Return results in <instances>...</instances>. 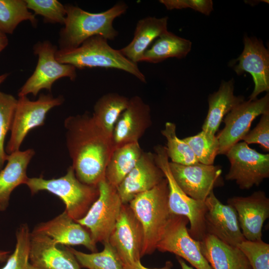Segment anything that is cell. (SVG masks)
Returning a JSON list of instances; mask_svg holds the SVG:
<instances>
[{
	"instance_id": "obj_8",
	"label": "cell",
	"mask_w": 269,
	"mask_h": 269,
	"mask_svg": "<svg viewBox=\"0 0 269 269\" xmlns=\"http://www.w3.org/2000/svg\"><path fill=\"white\" fill-rule=\"evenodd\" d=\"M10 129L11 135L5 150L8 154L19 150L28 133L44 124L48 112L61 105L64 101L62 96L54 97L51 94H41L35 101L27 96L18 97Z\"/></svg>"
},
{
	"instance_id": "obj_26",
	"label": "cell",
	"mask_w": 269,
	"mask_h": 269,
	"mask_svg": "<svg viewBox=\"0 0 269 269\" xmlns=\"http://www.w3.org/2000/svg\"><path fill=\"white\" fill-rule=\"evenodd\" d=\"M143 151L139 142L115 148L106 168V180L117 188L135 166Z\"/></svg>"
},
{
	"instance_id": "obj_23",
	"label": "cell",
	"mask_w": 269,
	"mask_h": 269,
	"mask_svg": "<svg viewBox=\"0 0 269 269\" xmlns=\"http://www.w3.org/2000/svg\"><path fill=\"white\" fill-rule=\"evenodd\" d=\"M34 154L32 149L19 150L7 154V164L0 170V211L7 208L12 191L19 185L25 184L28 178L27 168Z\"/></svg>"
},
{
	"instance_id": "obj_43",
	"label": "cell",
	"mask_w": 269,
	"mask_h": 269,
	"mask_svg": "<svg viewBox=\"0 0 269 269\" xmlns=\"http://www.w3.org/2000/svg\"><path fill=\"white\" fill-rule=\"evenodd\" d=\"M9 251L0 250V262H3L6 261L9 256Z\"/></svg>"
},
{
	"instance_id": "obj_44",
	"label": "cell",
	"mask_w": 269,
	"mask_h": 269,
	"mask_svg": "<svg viewBox=\"0 0 269 269\" xmlns=\"http://www.w3.org/2000/svg\"><path fill=\"white\" fill-rule=\"evenodd\" d=\"M8 75V73H4L0 75V85L5 81Z\"/></svg>"
},
{
	"instance_id": "obj_28",
	"label": "cell",
	"mask_w": 269,
	"mask_h": 269,
	"mask_svg": "<svg viewBox=\"0 0 269 269\" xmlns=\"http://www.w3.org/2000/svg\"><path fill=\"white\" fill-rule=\"evenodd\" d=\"M130 98L117 93H106L94 106L92 115L97 124L109 135L113 137L115 125L127 108Z\"/></svg>"
},
{
	"instance_id": "obj_15",
	"label": "cell",
	"mask_w": 269,
	"mask_h": 269,
	"mask_svg": "<svg viewBox=\"0 0 269 269\" xmlns=\"http://www.w3.org/2000/svg\"><path fill=\"white\" fill-rule=\"evenodd\" d=\"M244 49L235 60L234 71L238 75L249 73L253 77L254 89L250 100L257 99L261 93L269 91V52L260 39L245 35Z\"/></svg>"
},
{
	"instance_id": "obj_33",
	"label": "cell",
	"mask_w": 269,
	"mask_h": 269,
	"mask_svg": "<svg viewBox=\"0 0 269 269\" xmlns=\"http://www.w3.org/2000/svg\"><path fill=\"white\" fill-rule=\"evenodd\" d=\"M30 233L27 224L19 226L16 232L14 251L9 256L5 265L0 269H26L29 263Z\"/></svg>"
},
{
	"instance_id": "obj_3",
	"label": "cell",
	"mask_w": 269,
	"mask_h": 269,
	"mask_svg": "<svg viewBox=\"0 0 269 269\" xmlns=\"http://www.w3.org/2000/svg\"><path fill=\"white\" fill-rule=\"evenodd\" d=\"M168 196V183L165 177L158 184L137 195L129 203L143 230L141 257L150 255L156 250L164 232L171 214Z\"/></svg>"
},
{
	"instance_id": "obj_39",
	"label": "cell",
	"mask_w": 269,
	"mask_h": 269,
	"mask_svg": "<svg viewBox=\"0 0 269 269\" xmlns=\"http://www.w3.org/2000/svg\"><path fill=\"white\" fill-rule=\"evenodd\" d=\"M123 267L124 269H172V264L170 261H167L162 268L149 269L143 266L140 261H138L131 265H123Z\"/></svg>"
},
{
	"instance_id": "obj_11",
	"label": "cell",
	"mask_w": 269,
	"mask_h": 269,
	"mask_svg": "<svg viewBox=\"0 0 269 269\" xmlns=\"http://www.w3.org/2000/svg\"><path fill=\"white\" fill-rule=\"evenodd\" d=\"M188 222L185 216L171 214L156 249L173 253L196 269H213L202 254L199 241L189 234Z\"/></svg>"
},
{
	"instance_id": "obj_20",
	"label": "cell",
	"mask_w": 269,
	"mask_h": 269,
	"mask_svg": "<svg viewBox=\"0 0 269 269\" xmlns=\"http://www.w3.org/2000/svg\"><path fill=\"white\" fill-rule=\"evenodd\" d=\"M46 235L31 232L29 260L39 269H81L68 247L59 249Z\"/></svg>"
},
{
	"instance_id": "obj_24",
	"label": "cell",
	"mask_w": 269,
	"mask_h": 269,
	"mask_svg": "<svg viewBox=\"0 0 269 269\" xmlns=\"http://www.w3.org/2000/svg\"><path fill=\"white\" fill-rule=\"evenodd\" d=\"M234 81H223L218 90L210 94L209 109L202 131L211 136L216 135L225 116L238 104L245 101L243 96L234 95Z\"/></svg>"
},
{
	"instance_id": "obj_32",
	"label": "cell",
	"mask_w": 269,
	"mask_h": 269,
	"mask_svg": "<svg viewBox=\"0 0 269 269\" xmlns=\"http://www.w3.org/2000/svg\"><path fill=\"white\" fill-rule=\"evenodd\" d=\"M182 139L190 146L198 162L206 165L214 164L219 146L216 135H210L202 131L196 135Z\"/></svg>"
},
{
	"instance_id": "obj_37",
	"label": "cell",
	"mask_w": 269,
	"mask_h": 269,
	"mask_svg": "<svg viewBox=\"0 0 269 269\" xmlns=\"http://www.w3.org/2000/svg\"><path fill=\"white\" fill-rule=\"evenodd\" d=\"M242 140L247 144H259L266 151H269V112L262 115L256 126L249 131Z\"/></svg>"
},
{
	"instance_id": "obj_29",
	"label": "cell",
	"mask_w": 269,
	"mask_h": 269,
	"mask_svg": "<svg viewBox=\"0 0 269 269\" xmlns=\"http://www.w3.org/2000/svg\"><path fill=\"white\" fill-rule=\"evenodd\" d=\"M27 20L37 25L35 15L29 10L25 0H0V33L12 34L20 23Z\"/></svg>"
},
{
	"instance_id": "obj_6",
	"label": "cell",
	"mask_w": 269,
	"mask_h": 269,
	"mask_svg": "<svg viewBox=\"0 0 269 269\" xmlns=\"http://www.w3.org/2000/svg\"><path fill=\"white\" fill-rule=\"evenodd\" d=\"M154 150L155 162L167 181L170 213L186 217L190 223L189 234L194 239L200 241L206 234L205 216L207 207L205 202L188 196L177 184L169 167L165 146L157 145L154 147Z\"/></svg>"
},
{
	"instance_id": "obj_7",
	"label": "cell",
	"mask_w": 269,
	"mask_h": 269,
	"mask_svg": "<svg viewBox=\"0 0 269 269\" xmlns=\"http://www.w3.org/2000/svg\"><path fill=\"white\" fill-rule=\"evenodd\" d=\"M99 196L86 214L75 221L87 228L94 243L108 242L122 203L117 188L105 179L98 184Z\"/></svg>"
},
{
	"instance_id": "obj_40",
	"label": "cell",
	"mask_w": 269,
	"mask_h": 269,
	"mask_svg": "<svg viewBox=\"0 0 269 269\" xmlns=\"http://www.w3.org/2000/svg\"><path fill=\"white\" fill-rule=\"evenodd\" d=\"M8 40L6 35L0 33V53L7 46Z\"/></svg>"
},
{
	"instance_id": "obj_25",
	"label": "cell",
	"mask_w": 269,
	"mask_h": 269,
	"mask_svg": "<svg viewBox=\"0 0 269 269\" xmlns=\"http://www.w3.org/2000/svg\"><path fill=\"white\" fill-rule=\"evenodd\" d=\"M202 255L213 269H239L244 255L237 247L206 234L199 241Z\"/></svg>"
},
{
	"instance_id": "obj_17",
	"label": "cell",
	"mask_w": 269,
	"mask_h": 269,
	"mask_svg": "<svg viewBox=\"0 0 269 269\" xmlns=\"http://www.w3.org/2000/svg\"><path fill=\"white\" fill-rule=\"evenodd\" d=\"M206 234L212 235L234 247L245 241L240 227L237 213L230 204H223L212 191L205 201Z\"/></svg>"
},
{
	"instance_id": "obj_41",
	"label": "cell",
	"mask_w": 269,
	"mask_h": 269,
	"mask_svg": "<svg viewBox=\"0 0 269 269\" xmlns=\"http://www.w3.org/2000/svg\"><path fill=\"white\" fill-rule=\"evenodd\" d=\"M239 269H251L249 263L244 255L242 258Z\"/></svg>"
},
{
	"instance_id": "obj_45",
	"label": "cell",
	"mask_w": 269,
	"mask_h": 269,
	"mask_svg": "<svg viewBox=\"0 0 269 269\" xmlns=\"http://www.w3.org/2000/svg\"><path fill=\"white\" fill-rule=\"evenodd\" d=\"M26 269H39L34 267L29 263L27 266Z\"/></svg>"
},
{
	"instance_id": "obj_12",
	"label": "cell",
	"mask_w": 269,
	"mask_h": 269,
	"mask_svg": "<svg viewBox=\"0 0 269 269\" xmlns=\"http://www.w3.org/2000/svg\"><path fill=\"white\" fill-rule=\"evenodd\" d=\"M269 112V94L263 97L240 103L223 119L224 128L216 135L219 144L218 154H225L249 132L253 121Z\"/></svg>"
},
{
	"instance_id": "obj_42",
	"label": "cell",
	"mask_w": 269,
	"mask_h": 269,
	"mask_svg": "<svg viewBox=\"0 0 269 269\" xmlns=\"http://www.w3.org/2000/svg\"><path fill=\"white\" fill-rule=\"evenodd\" d=\"M176 258L181 269H194L193 267L188 266L183 259L177 256Z\"/></svg>"
},
{
	"instance_id": "obj_30",
	"label": "cell",
	"mask_w": 269,
	"mask_h": 269,
	"mask_svg": "<svg viewBox=\"0 0 269 269\" xmlns=\"http://www.w3.org/2000/svg\"><path fill=\"white\" fill-rule=\"evenodd\" d=\"M100 252L85 253L68 247L80 266L88 269H124L123 263L116 251L108 242L103 244Z\"/></svg>"
},
{
	"instance_id": "obj_10",
	"label": "cell",
	"mask_w": 269,
	"mask_h": 269,
	"mask_svg": "<svg viewBox=\"0 0 269 269\" xmlns=\"http://www.w3.org/2000/svg\"><path fill=\"white\" fill-rule=\"evenodd\" d=\"M225 155L230 163L225 179L235 181L240 189L258 186L269 177V153H260L242 141L232 146Z\"/></svg>"
},
{
	"instance_id": "obj_14",
	"label": "cell",
	"mask_w": 269,
	"mask_h": 269,
	"mask_svg": "<svg viewBox=\"0 0 269 269\" xmlns=\"http://www.w3.org/2000/svg\"><path fill=\"white\" fill-rule=\"evenodd\" d=\"M169 167L177 184L191 198L205 202L220 183V165L197 163L184 165L169 161Z\"/></svg>"
},
{
	"instance_id": "obj_5",
	"label": "cell",
	"mask_w": 269,
	"mask_h": 269,
	"mask_svg": "<svg viewBox=\"0 0 269 269\" xmlns=\"http://www.w3.org/2000/svg\"><path fill=\"white\" fill-rule=\"evenodd\" d=\"M25 184L32 195L46 191L58 196L65 205V211L75 221L86 214L99 194L98 186L85 184L77 178L72 165L62 177L50 179L42 176L28 177Z\"/></svg>"
},
{
	"instance_id": "obj_22",
	"label": "cell",
	"mask_w": 269,
	"mask_h": 269,
	"mask_svg": "<svg viewBox=\"0 0 269 269\" xmlns=\"http://www.w3.org/2000/svg\"><path fill=\"white\" fill-rule=\"evenodd\" d=\"M168 17L147 16L137 22L132 40L120 49L132 62H141L143 54L152 41L167 31Z\"/></svg>"
},
{
	"instance_id": "obj_9",
	"label": "cell",
	"mask_w": 269,
	"mask_h": 269,
	"mask_svg": "<svg viewBox=\"0 0 269 269\" xmlns=\"http://www.w3.org/2000/svg\"><path fill=\"white\" fill-rule=\"evenodd\" d=\"M57 50L55 45L47 40L39 41L34 45L33 53L38 56L36 67L19 89L18 97L26 96L29 94L36 96L42 89L50 92L53 84L62 78L75 80L76 68L70 64L58 61L55 57Z\"/></svg>"
},
{
	"instance_id": "obj_34",
	"label": "cell",
	"mask_w": 269,
	"mask_h": 269,
	"mask_svg": "<svg viewBox=\"0 0 269 269\" xmlns=\"http://www.w3.org/2000/svg\"><path fill=\"white\" fill-rule=\"evenodd\" d=\"M17 100L12 95L0 91V170L6 161L4 139L11 128Z\"/></svg>"
},
{
	"instance_id": "obj_38",
	"label": "cell",
	"mask_w": 269,
	"mask_h": 269,
	"mask_svg": "<svg viewBox=\"0 0 269 269\" xmlns=\"http://www.w3.org/2000/svg\"><path fill=\"white\" fill-rule=\"evenodd\" d=\"M159 2L167 10L190 8L206 15H209L213 10L211 0H160Z\"/></svg>"
},
{
	"instance_id": "obj_27",
	"label": "cell",
	"mask_w": 269,
	"mask_h": 269,
	"mask_svg": "<svg viewBox=\"0 0 269 269\" xmlns=\"http://www.w3.org/2000/svg\"><path fill=\"white\" fill-rule=\"evenodd\" d=\"M191 48V41L167 31L146 50L141 62L157 63L169 58H184Z\"/></svg>"
},
{
	"instance_id": "obj_19",
	"label": "cell",
	"mask_w": 269,
	"mask_h": 269,
	"mask_svg": "<svg viewBox=\"0 0 269 269\" xmlns=\"http://www.w3.org/2000/svg\"><path fill=\"white\" fill-rule=\"evenodd\" d=\"M164 178L155 162L154 153L143 151L135 166L117 187L122 204H129L136 196L152 189Z\"/></svg>"
},
{
	"instance_id": "obj_31",
	"label": "cell",
	"mask_w": 269,
	"mask_h": 269,
	"mask_svg": "<svg viewBox=\"0 0 269 269\" xmlns=\"http://www.w3.org/2000/svg\"><path fill=\"white\" fill-rule=\"evenodd\" d=\"M176 125L167 122L161 134L166 140V148L167 156L173 163L184 165H192L198 162L192 149L182 139L176 135Z\"/></svg>"
},
{
	"instance_id": "obj_35",
	"label": "cell",
	"mask_w": 269,
	"mask_h": 269,
	"mask_svg": "<svg viewBox=\"0 0 269 269\" xmlns=\"http://www.w3.org/2000/svg\"><path fill=\"white\" fill-rule=\"evenodd\" d=\"M28 9L42 16L46 23L64 24L66 15L65 6L57 0H25Z\"/></svg>"
},
{
	"instance_id": "obj_1",
	"label": "cell",
	"mask_w": 269,
	"mask_h": 269,
	"mask_svg": "<svg viewBox=\"0 0 269 269\" xmlns=\"http://www.w3.org/2000/svg\"><path fill=\"white\" fill-rule=\"evenodd\" d=\"M67 147L77 178L98 186L105 179L107 165L114 149L113 137L107 134L88 112L64 121Z\"/></svg>"
},
{
	"instance_id": "obj_36",
	"label": "cell",
	"mask_w": 269,
	"mask_h": 269,
	"mask_svg": "<svg viewBox=\"0 0 269 269\" xmlns=\"http://www.w3.org/2000/svg\"><path fill=\"white\" fill-rule=\"evenodd\" d=\"M247 259L251 269H269V244L262 240H245L237 247Z\"/></svg>"
},
{
	"instance_id": "obj_4",
	"label": "cell",
	"mask_w": 269,
	"mask_h": 269,
	"mask_svg": "<svg viewBox=\"0 0 269 269\" xmlns=\"http://www.w3.org/2000/svg\"><path fill=\"white\" fill-rule=\"evenodd\" d=\"M55 57L63 64H70L76 68L101 67L124 71L146 83L145 76L137 64L126 58L120 50L112 48L108 40L100 35L92 36L79 47L67 50H57Z\"/></svg>"
},
{
	"instance_id": "obj_18",
	"label": "cell",
	"mask_w": 269,
	"mask_h": 269,
	"mask_svg": "<svg viewBox=\"0 0 269 269\" xmlns=\"http://www.w3.org/2000/svg\"><path fill=\"white\" fill-rule=\"evenodd\" d=\"M151 124L150 106L138 96L130 98L127 108L119 117L114 128V149L138 142Z\"/></svg>"
},
{
	"instance_id": "obj_16",
	"label": "cell",
	"mask_w": 269,
	"mask_h": 269,
	"mask_svg": "<svg viewBox=\"0 0 269 269\" xmlns=\"http://www.w3.org/2000/svg\"><path fill=\"white\" fill-rule=\"evenodd\" d=\"M227 204L235 209L242 233L246 240H262V229L269 217V199L264 191L259 190L246 197L234 196Z\"/></svg>"
},
{
	"instance_id": "obj_13",
	"label": "cell",
	"mask_w": 269,
	"mask_h": 269,
	"mask_svg": "<svg viewBox=\"0 0 269 269\" xmlns=\"http://www.w3.org/2000/svg\"><path fill=\"white\" fill-rule=\"evenodd\" d=\"M143 240L142 226L128 204H122L109 243L123 265L140 261Z\"/></svg>"
},
{
	"instance_id": "obj_21",
	"label": "cell",
	"mask_w": 269,
	"mask_h": 269,
	"mask_svg": "<svg viewBox=\"0 0 269 269\" xmlns=\"http://www.w3.org/2000/svg\"><path fill=\"white\" fill-rule=\"evenodd\" d=\"M32 232L46 235L57 245H81L92 253L97 251L90 233L65 211L52 220L38 224Z\"/></svg>"
},
{
	"instance_id": "obj_2",
	"label": "cell",
	"mask_w": 269,
	"mask_h": 269,
	"mask_svg": "<svg viewBox=\"0 0 269 269\" xmlns=\"http://www.w3.org/2000/svg\"><path fill=\"white\" fill-rule=\"evenodd\" d=\"M66 15L64 27L59 33V49L67 50L79 47L87 39L100 35L107 40H113L118 32L113 26L114 20L125 13L128 5L118 2L101 12L91 13L79 7L66 5Z\"/></svg>"
}]
</instances>
